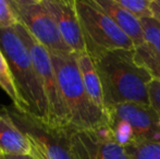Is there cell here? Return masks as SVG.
<instances>
[{"label": "cell", "instance_id": "52a82bcc", "mask_svg": "<svg viewBox=\"0 0 160 159\" xmlns=\"http://www.w3.org/2000/svg\"><path fill=\"white\" fill-rule=\"evenodd\" d=\"M10 3L19 23L49 52H73L62 38L44 0H10Z\"/></svg>", "mask_w": 160, "mask_h": 159}, {"label": "cell", "instance_id": "8fae6325", "mask_svg": "<svg viewBox=\"0 0 160 159\" xmlns=\"http://www.w3.org/2000/svg\"><path fill=\"white\" fill-rule=\"evenodd\" d=\"M0 153L36 156L32 142L15 124L6 107L0 108Z\"/></svg>", "mask_w": 160, "mask_h": 159}, {"label": "cell", "instance_id": "7c38bea8", "mask_svg": "<svg viewBox=\"0 0 160 159\" xmlns=\"http://www.w3.org/2000/svg\"><path fill=\"white\" fill-rule=\"evenodd\" d=\"M94 2L113 20L120 30L132 40L135 48L145 44L141 20L119 6L116 0H94Z\"/></svg>", "mask_w": 160, "mask_h": 159}, {"label": "cell", "instance_id": "d6986e66", "mask_svg": "<svg viewBox=\"0 0 160 159\" xmlns=\"http://www.w3.org/2000/svg\"><path fill=\"white\" fill-rule=\"evenodd\" d=\"M19 20L10 3V0H0V28H14Z\"/></svg>", "mask_w": 160, "mask_h": 159}, {"label": "cell", "instance_id": "6da1fadb", "mask_svg": "<svg viewBox=\"0 0 160 159\" xmlns=\"http://www.w3.org/2000/svg\"><path fill=\"white\" fill-rule=\"evenodd\" d=\"M92 59L101 82L106 109L124 102L150 105L152 77L136 63L134 50L106 51Z\"/></svg>", "mask_w": 160, "mask_h": 159}, {"label": "cell", "instance_id": "9c48e42d", "mask_svg": "<svg viewBox=\"0 0 160 159\" xmlns=\"http://www.w3.org/2000/svg\"><path fill=\"white\" fill-rule=\"evenodd\" d=\"M106 116L128 122L136 135L137 143L160 142V120L150 105L136 102L114 105L106 109Z\"/></svg>", "mask_w": 160, "mask_h": 159}, {"label": "cell", "instance_id": "8992f818", "mask_svg": "<svg viewBox=\"0 0 160 159\" xmlns=\"http://www.w3.org/2000/svg\"><path fill=\"white\" fill-rule=\"evenodd\" d=\"M14 28L28 48L34 67L46 94L49 106V125L55 127H69L50 53L42 44L34 38L22 24L19 23Z\"/></svg>", "mask_w": 160, "mask_h": 159}, {"label": "cell", "instance_id": "2e32d148", "mask_svg": "<svg viewBox=\"0 0 160 159\" xmlns=\"http://www.w3.org/2000/svg\"><path fill=\"white\" fill-rule=\"evenodd\" d=\"M145 44L160 55V21L156 17L141 20Z\"/></svg>", "mask_w": 160, "mask_h": 159}, {"label": "cell", "instance_id": "9a60e30c", "mask_svg": "<svg viewBox=\"0 0 160 159\" xmlns=\"http://www.w3.org/2000/svg\"><path fill=\"white\" fill-rule=\"evenodd\" d=\"M134 58L138 66L145 68L152 79L160 81V55L146 44L134 49Z\"/></svg>", "mask_w": 160, "mask_h": 159}, {"label": "cell", "instance_id": "7a4b0ae2", "mask_svg": "<svg viewBox=\"0 0 160 159\" xmlns=\"http://www.w3.org/2000/svg\"><path fill=\"white\" fill-rule=\"evenodd\" d=\"M59 84L69 127L94 131L107 127V116L87 94L74 52H49Z\"/></svg>", "mask_w": 160, "mask_h": 159}, {"label": "cell", "instance_id": "ba28073f", "mask_svg": "<svg viewBox=\"0 0 160 159\" xmlns=\"http://www.w3.org/2000/svg\"><path fill=\"white\" fill-rule=\"evenodd\" d=\"M71 140L75 159H131L127 149L114 142L108 125L94 131L71 127Z\"/></svg>", "mask_w": 160, "mask_h": 159}, {"label": "cell", "instance_id": "e0dca14e", "mask_svg": "<svg viewBox=\"0 0 160 159\" xmlns=\"http://www.w3.org/2000/svg\"><path fill=\"white\" fill-rule=\"evenodd\" d=\"M131 159H160V142H143L125 148Z\"/></svg>", "mask_w": 160, "mask_h": 159}, {"label": "cell", "instance_id": "44dd1931", "mask_svg": "<svg viewBox=\"0 0 160 159\" xmlns=\"http://www.w3.org/2000/svg\"><path fill=\"white\" fill-rule=\"evenodd\" d=\"M0 159H40L36 156H31V155H23V156H18V155H6V154L0 153Z\"/></svg>", "mask_w": 160, "mask_h": 159}, {"label": "cell", "instance_id": "5bb4252c", "mask_svg": "<svg viewBox=\"0 0 160 159\" xmlns=\"http://www.w3.org/2000/svg\"><path fill=\"white\" fill-rule=\"evenodd\" d=\"M0 87L6 92V94L12 100V104L18 109L28 112L26 105L21 98L19 92H18L12 73H11L10 67H9V63L7 61L6 57H4L3 52L1 51V49H0Z\"/></svg>", "mask_w": 160, "mask_h": 159}, {"label": "cell", "instance_id": "4fadbf2b", "mask_svg": "<svg viewBox=\"0 0 160 159\" xmlns=\"http://www.w3.org/2000/svg\"><path fill=\"white\" fill-rule=\"evenodd\" d=\"M75 55L78 70H80L81 73V77H82L83 84H84L87 94L91 97V99L93 100L94 104L98 108H100L103 112H106L101 82L93 59L86 51L81 53H75Z\"/></svg>", "mask_w": 160, "mask_h": 159}, {"label": "cell", "instance_id": "277c9868", "mask_svg": "<svg viewBox=\"0 0 160 159\" xmlns=\"http://www.w3.org/2000/svg\"><path fill=\"white\" fill-rule=\"evenodd\" d=\"M75 7L84 35L86 52L91 58L106 51L135 49L132 40L94 0H75Z\"/></svg>", "mask_w": 160, "mask_h": 159}, {"label": "cell", "instance_id": "5b68a950", "mask_svg": "<svg viewBox=\"0 0 160 159\" xmlns=\"http://www.w3.org/2000/svg\"><path fill=\"white\" fill-rule=\"evenodd\" d=\"M19 129L30 138L40 159H75L71 127H55L37 119L14 105L6 107Z\"/></svg>", "mask_w": 160, "mask_h": 159}, {"label": "cell", "instance_id": "ac0fdd59", "mask_svg": "<svg viewBox=\"0 0 160 159\" xmlns=\"http://www.w3.org/2000/svg\"><path fill=\"white\" fill-rule=\"evenodd\" d=\"M116 2L139 20L154 17L150 7L152 0H116Z\"/></svg>", "mask_w": 160, "mask_h": 159}, {"label": "cell", "instance_id": "ffe728a7", "mask_svg": "<svg viewBox=\"0 0 160 159\" xmlns=\"http://www.w3.org/2000/svg\"><path fill=\"white\" fill-rule=\"evenodd\" d=\"M149 102L160 120V81L157 79H152L149 84Z\"/></svg>", "mask_w": 160, "mask_h": 159}, {"label": "cell", "instance_id": "7402d4cb", "mask_svg": "<svg viewBox=\"0 0 160 159\" xmlns=\"http://www.w3.org/2000/svg\"><path fill=\"white\" fill-rule=\"evenodd\" d=\"M152 11L154 17L160 21V0H152Z\"/></svg>", "mask_w": 160, "mask_h": 159}, {"label": "cell", "instance_id": "30bf717a", "mask_svg": "<svg viewBox=\"0 0 160 159\" xmlns=\"http://www.w3.org/2000/svg\"><path fill=\"white\" fill-rule=\"evenodd\" d=\"M60 34L74 53L86 51L84 35L75 7V0H44Z\"/></svg>", "mask_w": 160, "mask_h": 159}, {"label": "cell", "instance_id": "3957f363", "mask_svg": "<svg viewBox=\"0 0 160 159\" xmlns=\"http://www.w3.org/2000/svg\"><path fill=\"white\" fill-rule=\"evenodd\" d=\"M0 49L10 67L15 86L28 112L49 124V106L28 48L15 28H0Z\"/></svg>", "mask_w": 160, "mask_h": 159}]
</instances>
